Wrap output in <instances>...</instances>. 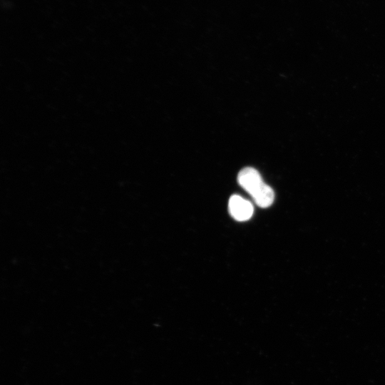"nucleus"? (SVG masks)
Wrapping results in <instances>:
<instances>
[{"instance_id": "2", "label": "nucleus", "mask_w": 385, "mask_h": 385, "mask_svg": "<svg viewBox=\"0 0 385 385\" xmlns=\"http://www.w3.org/2000/svg\"><path fill=\"white\" fill-rule=\"evenodd\" d=\"M228 208L231 216L240 222L249 220L254 212L252 203L238 195L230 197Z\"/></svg>"}, {"instance_id": "1", "label": "nucleus", "mask_w": 385, "mask_h": 385, "mask_svg": "<svg viewBox=\"0 0 385 385\" xmlns=\"http://www.w3.org/2000/svg\"><path fill=\"white\" fill-rule=\"evenodd\" d=\"M237 181L259 207H267L272 204L274 191L262 180L260 174L255 168L247 167L242 169L237 175Z\"/></svg>"}]
</instances>
